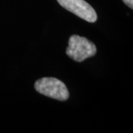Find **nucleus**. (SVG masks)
Instances as JSON below:
<instances>
[{
  "label": "nucleus",
  "instance_id": "obj_3",
  "mask_svg": "<svg viewBox=\"0 0 133 133\" xmlns=\"http://www.w3.org/2000/svg\"><path fill=\"white\" fill-rule=\"evenodd\" d=\"M61 6L74 13L77 17L89 23L97 21V13L94 9L85 0H57Z\"/></svg>",
  "mask_w": 133,
  "mask_h": 133
},
{
  "label": "nucleus",
  "instance_id": "obj_4",
  "mask_svg": "<svg viewBox=\"0 0 133 133\" xmlns=\"http://www.w3.org/2000/svg\"><path fill=\"white\" fill-rule=\"evenodd\" d=\"M123 2L131 9H133V0H123Z\"/></svg>",
  "mask_w": 133,
  "mask_h": 133
},
{
  "label": "nucleus",
  "instance_id": "obj_1",
  "mask_svg": "<svg viewBox=\"0 0 133 133\" xmlns=\"http://www.w3.org/2000/svg\"><path fill=\"white\" fill-rule=\"evenodd\" d=\"M97 49L94 42L85 37L74 35L69 38L66 53L71 59L77 62H82L87 58L96 55Z\"/></svg>",
  "mask_w": 133,
  "mask_h": 133
},
{
  "label": "nucleus",
  "instance_id": "obj_2",
  "mask_svg": "<svg viewBox=\"0 0 133 133\" xmlns=\"http://www.w3.org/2000/svg\"><path fill=\"white\" fill-rule=\"evenodd\" d=\"M35 88L39 94L52 99L65 101L69 98V92L66 85L60 79L53 77H45L35 83Z\"/></svg>",
  "mask_w": 133,
  "mask_h": 133
}]
</instances>
